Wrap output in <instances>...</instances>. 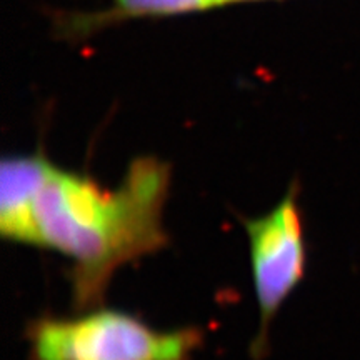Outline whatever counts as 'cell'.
<instances>
[{
	"instance_id": "1",
	"label": "cell",
	"mask_w": 360,
	"mask_h": 360,
	"mask_svg": "<svg viewBox=\"0 0 360 360\" xmlns=\"http://www.w3.org/2000/svg\"><path fill=\"white\" fill-rule=\"evenodd\" d=\"M172 170L154 155L134 159L117 187L53 164L35 205L39 245L70 260L75 312L102 305L114 274L165 249Z\"/></svg>"
},
{
	"instance_id": "2",
	"label": "cell",
	"mask_w": 360,
	"mask_h": 360,
	"mask_svg": "<svg viewBox=\"0 0 360 360\" xmlns=\"http://www.w3.org/2000/svg\"><path fill=\"white\" fill-rule=\"evenodd\" d=\"M32 360H191L204 342L195 327L159 330L124 310L40 317L27 327Z\"/></svg>"
},
{
	"instance_id": "3",
	"label": "cell",
	"mask_w": 360,
	"mask_h": 360,
	"mask_svg": "<svg viewBox=\"0 0 360 360\" xmlns=\"http://www.w3.org/2000/svg\"><path fill=\"white\" fill-rule=\"evenodd\" d=\"M242 222L249 238L252 282L260 315L252 352L260 357L269 347L270 323L302 282L307 269L299 186L292 184L282 200L262 217Z\"/></svg>"
},
{
	"instance_id": "4",
	"label": "cell",
	"mask_w": 360,
	"mask_h": 360,
	"mask_svg": "<svg viewBox=\"0 0 360 360\" xmlns=\"http://www.w3.org/2000/svg\"><path fill=\"white\" fill-rule=\"evenodd\" d=\"M52 167L44 150L4 157L0 170V233L4 240L39 245L35 205Z\"/></svg>"
},
{
	"instance_id": "5",
	"label": "cell",
	"mask_w": 360,
	"mask_h": 360,
	"mask_svg": "<svg viewBox=\"0 0 360 360\" xmlns=\"http://www.w3.org/2000/svg\"><path fill=\"white\" fill-rule=\"evenodd\" d=\"M232 0H112L122 15H177L225 6Z\"/></svg>"
},
{
	"instance_id": "6",
	"label": "cell",
	"mask_w": 360,
	"mask_h": 360,
	"mask_svg": "<svg viewBox=\"0 0 360 360\" xmlns=\"http://www.w3.org/2000/svg\"><path fill=\"white\" fill-rule=\"evenodd\" d=\"M232 2H238V0H232Z\"/></svg>"
}]
</instances>
